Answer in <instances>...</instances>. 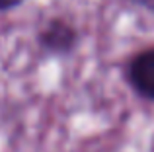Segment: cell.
Wrapping results in <instances>:
<instances>
[{"instance_id":"277c9868","label":"cell","mask_w":154,"mask_h":152,"mask_svg":"<svg viewBox=\"0 0 154 152\" xmlns=\"http://www.w3.org/2000/svg\"><path fill=\"white\" fill-rule=\"evenodd\" d=\"M23 0H0V12H10L14 8L22 6Z\"/></svg>"},{"instance_id":"3957f363","label":"cell","mask_w":154,"mask_h":152,"mask_svg":"<svg viewBox=\"0 0 154 152\" xmlns=\"http://www.w3.org/2000/svg\"><path fill=\"white\" fill-rule=\"evenodd\" d=\"M123 2H127V4H133V6H137V8H143V10H146V12H152V14H154V0H123Z\"/></svg>"},{"instance_id":"6da1fadb","label":"cell","mask_w":154,"mask_h":152,"mask_svg":"<svg viewBox=\"0 0 154 152\" xmlns=\"http://www.w3.org/2000/svg\"><path fill=\"white\" fill-rule=\"evenodd\" d=\"M78 41H80V33L76 29V26H72L64 18L47 20L45 26L37 33V45L47 55H55V57L70 55L78 47Z\"/></svg>"},{"instance_id":"7a4b0ae2","label":"cell","mask_w":154,"mask_h":152,"mask_svg":"<svg viewBox=\"0 0 154 152\" xmlns=\"http://www.w3.org/2000/svg\"><path fill=\"white\" fill-rule=\"evenodd\" d=\"M125 76L137 96L154 102V45L137 51L129 59Z\"/></svg>"}]
</instances>
